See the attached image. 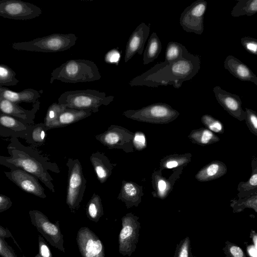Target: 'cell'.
Instances as JSON below:
<instances>
[{
	"instance_id": "6da1fadb",
	"label": "cell",
	"mask_w": 257,
	"mask_h": 257,
	"mask_svg": "<svg viewBox=\"0 0 257 257\" xmlns=\"http://www.w3.org/2000/svg\"><path fill=\"white\" fill-rule=\"evenodd\" d=\"M200 68V56L191 54L185 47L181 58L171 63L165 61L157 63L147 71L133 78L128 84L132 87H150L171 85L178 89L183 82L193 78Z\"/></svg>"
},
{
	"instance_id": "7a4b0ae2",
	"label": "cell",
	"mask_w": 257,
	"mask_h": 257,
	"mask_svg": "<svg viewBox=\"0 0 257 257\" xmlns=\"http://www.w3.org/2000/svg\"><path fill=\"white\" fill-rule=\"evenodd\" d=\"M9 157L0 155V164L9 168L21 169L35 176L52 192H55L53 179L48 170L58 173L59 168L55 163L41 155L31 147L24 146L17 137H13L8 147Z\"/></svg>"
},
{
	"instance_id": "3957f363",
	"label": "cell",
	"mask_w": 257,
	"mask_h": 257,
	"mask_svg": "<svg viewBox=\"0 0 257 257\" xmlns=\"http://www.w3.org/2000/svg\"><path fill=\"white\" fill-rule=\"evenodd\" d=\"M101 77L96 64L89 60L71 59L62 64L51 73L50 83L55 80L65 83L92 82Z\"/></svg>"
},
{
	"instance_id": "277c9868",
	"label": "cell",
	"mask_w": 257,
	"mask_h": 257,
	"mask_svg": "<svg viewBox=\"0 0 257 257\" xmlns=\"http://www.w3.org/2000/svg\"><path fill=\"white\" fill-rule=\"evenodd\" d=\"M114 98V96H107L104 92L87 89L65 91L59 97L58 103L64 105L67 108L90 109L92 113H96L100 106L108 105Z\"/></svg>"
},
{
	"instance_id": "5b68a950",
	"label": "cell",
	"mask_w": 257,
	"mask_h": 257,
	"mask_svg": "<svg viewBox=\"0 0 257 257\" xmlns=\"http://www.w3.org/2000/svg\"><path fill=\"white\" fill-rule=\"evenodd\" d=\"M122 115L138 121L155 124L169 123L175 120L180 115L177 110L168 104L155 103L139 109L124 111Z\"/></svg>"
},
{
	"instance_id": "8992f818",
	"label": "cell",
	"mask_w": 257,
	"mask_h": 257,
	"mask_svg": "<svg viewBox=\"0 0 257 257\" xmlns=\"http://www.w3.org/2000/svg\"><path fill=\"white\" fill-rule=\"evenodd\" d=\"M66 166L68 169L66 203L74 211L78 209L83 199L87 181L78 159L69 158Z\"/></svg>"
},
{
	"instance_id": "52a82bcc",
	"label": "cell",
	"mask_w": 257,
	"mask_h": 257,
	"mask_svg": "<svg viewBox=\"0 0 257 257\" xmlns=\"http://www.w3.org/2000/svg\"><path fill=\"white\" fill-rule=\"evenodd\" d=\"M77 39L74 34L56 33L31 42L17 44L14 47L42 52H59L70 49L75 44Z\"/></svg>"
},
{
	"instance_id": "ba28073f",
	"label": "cell",
	"mask_w": 257,
	"mask_h": 257,
	"mask_svg": "<svg viewBox=\"0 0 257 257\" xmlns=\"http://www.w3.org/2000/svg\"><path fill=\"white\" fill-rule=\"evenodd\" d=\"M134 133L120 125L111 124L103 133L97 135L95 138L109 149H120L125 153L133 152Z\"/></svg>"
},
{
	"instance_id": "9c48e42d",
	"label": "cell",
	"mask_w": 257,
	"mask_h": 257,
	"mask_svg": "<svg viewBox=\"0 0 257 257\" xmlns=\"http://www.w3.org/2000/svg\"><path fill=\"white\" fill-rule=\"evenodd\" d=\"M32 224L51 245L65 252L63 236L58 222H51L42 212L31 210L29 212Z\"/></svg>"
},
{
	"instance_id": "30bf717a",
	"label": "cell",
	"mask_w": 257,
	"mask_h": 257,
	"mask_svg": "<svg viewBox=\"0 0 257 257\" xmlns=\"http://www.w3.org/2000/svg\"><path fill=\"white\" fill-rule=\"evenodd\" d=\"M139 217L128 213L121 218L122 228L118 237L119 252L130 256L136 248L138 242L140 223Z\"/></svg>"
},
{
	"instance_id": "8fae6325",
	"label": "cell",
	"mask_w": 257,
	"mask_h": 257,
	"mask_svg": "<svg viewBox=\"0 0 257 257\" xmlns=\"http://www.w3.org/2000/svg\"><path fill=\"white\" fill-rule=\"evenodd\" d=\"M207 8L205 0H197L181 14L179 22L183 30L201 35L204 30V17Z\"/></svg>"
},
{
	"instance_id": "7c38bea8",
	"label": "cell",
	"mask_w": 257,
	"mask_h": 257,
	"mask_svg": "<svg viewBox=\"0 0 257 257\" xmlns=\"http://www.w3.org/2000/svg\"><path fill=\"white\" fill-rule=\"evenodd\" d=\"M6 177L22 190L38 197H46L45 190L35 176L19 168H13L4 172Z\"/></svg>"
},
{
	"instance_id": "4fadbf2b",
	"label": "cell",
	"mask_w": 257,
	"mask_h": 257,
	"mask_svg": "<svg viewBox=\"0 0 257 257\" xmlns=\"http://www.w3.org/2000/svg\"><path fill=\"white\" fill-rule=\"evenodd\" d=\"M41 10L33 5L18 1H0V16L16 20H27L41 14Z\"/></svg>"
},
{
	"instance_id": "5bb4252c",
	"label": "cell",
	"mask_w": 257,
	"mask_h": 257,
	"mask_svg": "<svg viewBox=\"0 0 257 257\" xmlns=\"http://www.w3.org/2000/svg\"><path fill=\"white\" fill-rule=\"evenodd\" d=\"M77 242L82 257H104V248L99 237L88 227L78 231Z\"/></svg>"
},
{
	"instance_id": "9a60e30c",
	"label": "cell",
	"mask_w": 257,
	"mask_h": 257,
	"mask_svg": "<svg viewBox=\"0 0 257 257\" xmlns=\"http://www.w3.org/2000/svg\"><path fill=\"white\" fill-rule=\"evenodd\" d=\"M184 168L179 167L174 169L173 173L168 178L163 176L161 169L154 170L151 178L153 196L161 199L167 198L172 191L175 183L180 178Z\"/></svg>"
},
{
	"instance_id": "2e32d148",
	"label": "cell",
	"mask_w": 257,
	"mask_h": 257,
	"mask_svg": "<svg viewBox=\"0 0 257 257\" xmlns=\"http://www.w3.org/2000/svg\"><path fill=\"white\" fill-rule=\"evenodd\" d=\"M213 92L217 101L231 116L239 121L245 119L246 112L242 108L241 100L238 95L228 92L219 86H215Z\"/></svg>"
},
{
	"instance_id": "e0dca14e",
	"label": "cell",
	"mask_w": 257,
	"mask_h": 257,
	"mask_svg": "<svg viewBox=\"0 0 257 257\" xmlns=\"http://www.w3.org/2000/svg\"><path fill=\"white\" fill-rule=\"evenodd\" d=\"M150 27L145 23H141L130 35L126 43L124 61L127 62L137 53H143L145 44L149 36Z\"/></svg>"
},
{
	"instance_id": "ac0fdd59",
	"label": "cell",
	"mask_w": 257,
	"mask_h": 257,
	"mask_svg": "<svg viewBox=\"0 0 257 257\" xmlns=\"http://www.w3.org/2000/svg\"><path fill=\"white\" fill-rule=\"evenodd\" d=\"M39 107V103L38 102L34 106L33 110H25L17 104L0 96V111L3 114L14 116L27 125L33 124L35 113Z\"/></svg>"
},
{
	"instance_id": "d6986e66",
	"label": "cell",
	"mask_w": 257,
	"mask_h": 257,
	"mask_svg": "<svg viewBox=\"0 0 257 257\" xmlns=\"http://www.w3.org/2000/svg\"><path fill=\"white\" fill-rule=\"evenodd\" d=\"M225 69L241 81H250L257 85V76L245 64L234 56L229 55L224 61Z\"/></svg>"
},
{
	"instance_id": "ffe728a7",
	"label": "cell",
	"mask_w": 257,
	"mask_h": 257,
	"mask_svg": "<svg viewBox=\"0 0 257 257\" xmlns=\"http://www.w3.org/2000/svg\"><path fill=\"white\" fill-rule=\"evenodd\" d=\"M144 195L143 186L133 181H122L117 199L124 202L127 208L138 207Z\"/></svg>"
},
{
	"instance_id": "44dd1931",
	"label": "cell",
	"mask_w": 257,
	"mask_h": 257,
	"mask_svg": "<svg viewBox=\"0 0 257 257\" xmlns=\"http://www.w3.org/2000/svg\"><path fill=\"white\" fill-rule=\"evenodd\" d=\"M90 161L97 179L101 184L106 182L111 176L113 169L116 165V164L112 163L104 153L100 152L92 153Z\"/></svg>"
},
{
	"instance_id": "7402d4cb",
	"label": "cell",
	"mask_w": 257,
	"mask_h": 257,
	"mask_svg": "<svg viewBox=\"0 0 257 257\" xmlns=\"http://www.w3.org/2000/svg\"><path fill=\"white\" fill-rule=\"evenodd\" d=\"M92 112L90 109L79 110L66 108L48 126L47 131L66 126L89 117Z\"/></svg>"
},
{
	"instance_id": "603a6c76",
	"label": "cell",
	"mask_w": 257,
	"mask_h": 257,
	"mask_svg": "<svg viewBox=\"0 0 257 257\" xmlns=\"http://www.w3.org/2000/svg\"><path fill=\"white\" fill-rule=\"evenodd\" d=\"M226 164L220 161L215 160L203 167L195 175L199 182H204L218 179L226 174Z\"/></svg>"
},
{
	"instance_id": "cb8c5ba5",
	"label": "cell",
	"mask_w": 257,
	"mask_h": 257,
	"mask_svg": "<svg viewBox=\"0 0 257 257\" xmlns=\"http://www.w3.org/2000/svg\"><path fill=\"white\" fill-rule=\"evenodd\" d=\"M251 173L248 179L239 182L237 190V198H241L257 195V158L254 156L251 162Z\"/></svg>"
},
{
	"instance_id": "d4e9b609",
	"label": "cell",
	"mask_w": 257,
	"mask_h": 257,
	"mask_svg": "<svg viewBox=\"0 0 257 257\" xmlns=\"http://www.w3.org/2000/svg\"><path fill=\"white\" fill-rule=\"evenodd\" d=\"M188 137L192 143L202 146L210 145L220 141L215 134L205 127L192 130Z\"/></svg>"
},
{
	"instance_id": "484cf974",
	"label": "cell",
	"mask_w": 257,
	"mask_h": 257,
	"mask_svg": "<svg viewBox=\"0 0 257 257\" xmlns=\"http://www.w3.org/2000/svg\"><path fill=\"white\" fill-rule=\"evenodd\" d=\"M192 155L191 153L168 155L162 158L160 162V169H175L185 167L191 161Z\"/></svg>"
},
{
	"instance_id": "4316f807",
	"label": "cell",
	"mask_w": 257,
	"mask_h": 257,
	"mask_svg": "<svg viewBox=\"0 0 257 257\" xmlns=\"http://www.w3.org/2000/svg\"><path fill=\"white\" fill-rule=\"evenodd\" d=\"M47 131L44 122L29 125L24 139L35 147H40L45 143Z\"/></svg>"
},
{
	"instance_id": "83f0119b",
	"label": "cell",
	"mask_w": 257,
	"mask_h": 257,
	"mask_svg": "<svg viewBox=\"0 0 257 257\" xmlns=\"http://www.w3.org/2000/svg\"><path fill=\"white\" fill-rule=\"evenodd\" d=\"M162 50L161 42L156 32L150 36L147 46L143 53V64L147 65L156 59Z\"/></svg>"
},
{
	"instance_id": "f1b7e54d",
	"label": "cell",
	"mask_w": 257,
	"mask_h": 257,
	"mask_svg": "<svg viewBox=\"0 0 257 257\" xmlns=\"http://www.w3.org/2000/svg\"><path fill=\"white\" fill-rule=\"evenodd\" d=\"M0 92L1 97L16 104L22 101L35 102L40 97L38 92L34 94L29 90L18 93L7 89H1Z\"/></svg>"
},
{
	"instance_id": "f546056e",
	"label": "cell",
	"mask_w": 257,
	"mask_h": 257,
	"mask_svg": "<svg viewBox=\"0 0 257 257\" xmlns=\"http://www.w3.org/2000/svg\"><path fill=\"white\" fill-rule=\"evenodd\" d=\"M0 125L14 132L20 133V135H23V138L26 136L29 125L13 116L3 113L0 114Z\"/></svg>"
},
{
	"instance_id": "4dcf8cb0",
	"label": "cell",
	"mask_w": 257,
	"mask_h": 257,
	"mask_svg": "<svg viewBox=\"0 0 257 257\" xmlns=\"http://www.w3.org/2000/svg\"><path fill=\"white\" fill-rule=\"evenodd\" d=\"M256 13L257 0H238L231 12V15L233 17L244 15L251 16Z\"/></svg>"
},
{
	"instance_id": "1f68e13d",
	"label": "cell",
	"mask_w": 257,
	"mask_h": 257,
	"mask_svg": "<svg viewBox=\"0 0 257 257\" xmlns=\"http://www.w3.org/2000/svg\"><path fill=\"white\" fill-rule=\"evenodd\" d=\"M86 214L89 219L96 222L98 221L103 214L101 198L99 195L95 193L88 202Z\"/></svg>"
},
{
	"instance_id": "d6a6232c",
	"label": "cell",
	"mask_w": 257,
	"mask_h": 257,
	"mask_svg": "<svg viewBox=\"0 0 257 257\" xmlns=\"http://www.w3.org/2000/svg\"><path fill=\"white\" fill-rule=\"evenodd\" d=\"M230 206L234 213L242 211L245 208L253 209L257 212V195L230 200Z\"/></svg>"
},
{
	"instance_id": "836d02e7",
	"label": "cell",
	"mask_w": 257,
	"mask_h": 257,
	"mask_svg": "<svg viewBox=\"0 0 257 257\" xmlns=\"http://www.w3.org/2000/svg\"><path fill=\"white\" fill-rule=\"evenodd\" d=\"M185 46L176 42H169L167 46L165 62L171 63L181 58L183 55Z\"/></svg>"
},
{
	"instance_id": "e575fe53",
	"label": "cell",
	"mask_w": 257,
	"mask_h": 257,
	"mask_svg": "<svg viewBox=\"0 0 257 257\" xmlns=\"http://www.w3.org/2000/svg\"><path fill=\"white\" fill-rule=\"evenodd\" d=\"M11 237L16 242L10 231L0 225V255L2 257H18L13 248L5 240Z\"/></svg>"
},
{
	"instance_id": "d590c367",
	"label": "cell",
	"mask_w": 257,
	"mask_h": 257,
	"mask_svg": "<svg viewBox=\"0 0 257 257\" xmlns=\"http://www.w3.org/2000/svg\"><path fill=\"white\" fill-rule=\"evenodd\" d=\"M201 121L205 128L214 134H223L224 133V128L222 122L210 114L203 115L201 117Z\"/></svg>"
},
{
	"instance_id": "8d00e7d4",
	"label": "cell",
	"mask_w": 257,
	"mask_h": 257,
	"mask_svg": "<svg viewBox=\"0 0 257 257\" xmlns=\"http://www.w3.org/2000/svg\"><path fill=\"white\" fill-rule=\"evenodd\" d=\"M67 107L63 104L53 103L48 108L44 119V124L47 130L48 126L56 119L58 115Z\"/></svg>"
},
{
	"instance_id": "74e56055",
	"label": "cell",
	"mask_w": 257,
	"mask_h": 257,
	"mask_svg": "<svg viewBox=\"0 0 257 257\" xmlns=\"http://www.w3.org/2000/svg\"><path fill=\"white\" fill-rule=\"evenodd\" d=\"M245 123L249 131L257 136V113L251 109L245 108Z\"/></svg>"
},
{
	"instance_id": "f35d334b",
	"label": "cell",
	"mask_w": 257,
	"mask_h": 257,
	"mask_svg": "<svg viewBox=\"0 0 257 257\" xmlns=\"http://www.w3.org/2000/svg\"><path fill=\"white\" fill-rule=\"evenodd\" d=\"M174 257H192L190 248V241L188 237H186L181 240L178 244Z\"/></svg>"
},
{
	"instance_id": "ab89813d",
	"label": "cell",
	"mask_w": 257,
	"mask_h": 257,
	"mask_svg": "<svg viewBox=\"0 0 257 257\" xmlns=\"http://www.w3.org/2000/svg\"><path fill=\"white\" fill-rule=\"evenodd\" d=\"M223 250L226 257H246L240 247L228 241L225 242Z\"/></svg>"
},
{
	"instance_id": "60d3db41",
	"label": "cell",
	"mask_w": 257,
	"mask_h": 257,
	"mask_svg": "<svg viewBox=\"0 0 257 257\" xmlns=\"http://www.w3.org/2000/svg\"><path fill=\"white\" fill-rule=\"evenodd\" d=\"M133 145L134 149L137 151H140L146 148L147 143L145 134L141 131L135 132L133 138Z\"/></svg>"
},
{
	"instance_id": "b9f144b4",
	"label": "cell",
	"mask_w": 257,
	"mask_h": 257,
	"mask_svg": "<svg viewBox=\"0 0 257 257\" xmlns=\"http://www.w3.org/2000/svg\"><path fill=\"white\" fill-rule=\"evenodd\" d=\"M240 42L243 48L250 54L257 55V40L250 37H243Z\"/></svg>"
},
{
	"instance_id": "7bdbcfd3",
	"label": "cell",
	"mask_w": 257,
	"mask_h": 257,
	"mask_svg": "<svg viewBox=\"0 0 257 257\" xmlns=\"http://www.w3.org/2000/svg\"><path fill=\"white\" fill-rule=\"evenodd\" d=\"M14 78L13 73L9 69L4 66H0V83L12 85V80Z\"/></svg>"
},
{
	"instance_id": "ee69618b",
	"label": "cell",
	"mask_w": 257,
	"mask_h": 257,
	"mask_svg": "<svg viewBox=\"0 0 257 257\" xmlns=\"http://www.w3.org/2000/svg\"><path fill=\"white\" fill-rule=\"evenodd\" d=\"M39 246L40 255L42 257H52L49 247L41 236L39 237Z\"/></svg>"
},
{
	"instance_id": "f6af8a7d",
	"label": "cell",
	"mask_w": 257,
	"mask_h": 257,
	"mask_svg": "<svg viewBox=\"0 0 257 257\" xmlns=\"http://www.w3.org/2000/svg\"><path fill=\"white\" fill-rule=\"evenodd\" d=\"M13 204L10 198L4 194H0V212L9 209Z\"/></svg>"
},
{
	"instance_id": "bcb514c9",
	"label": "cell",
	"mask_w": 257,
	"mask_h": 257,
	"mask_svg": "<svg viewBox=\"0 0 257 257\" xmlns=\"http://www.w3.org/2000/svg\"><path fill=\"white\" fill-rule=\"evenodd\" d=\"M119 57V52L115 49H113L105 55V61L110 63L116 62L118 61Z\"/></svg>"
},
{
	"instance_id": "7dc6e473",
	"label": "cell",
	"mask_w": 257,
	"mask_h": 257,
	"mask_svg": "<svg viewBox=\"0 0 257 257\" xmlns=\"http://www.w3.org/2000/svg\"><path fill=\"white\" fill-rule=\"evenodd\" d=\"M247 252L250 257H256V247L253 245L247 247Z\"/></svg>"
},
{
	"instance_id": "c3c4849f",
	"label": "cell",
	"mask_w": 257,
	"mask_h": 257,
	"mask_svg": "<svg viewBox=\"0 0 257 257\" xmlns=\"http://www.w3.org/2000/svg\"><path fill=\"white\" fill-rule=\"evenodd\" d=\"M252 235V240L253 241V243H254V246L256 247V241H257V239H256V234L255 233V232L253 233H251Z\"/></svg>"
},
{
	"instance_id": "681fc988",
	"label": "cell",
	"mask_w": 257,
	"mask_h": 257,
	"mask_svg": "<svg viewBox=\"0 0 257 257\" xmlns=\"http://www.w3.org/2000/svg\"><path fill=\"white\" fill-rule=\"evenodd\" d=\"M35 257H42L40 255H37V256H36Z\"/></svg>"
}]
</instances>
